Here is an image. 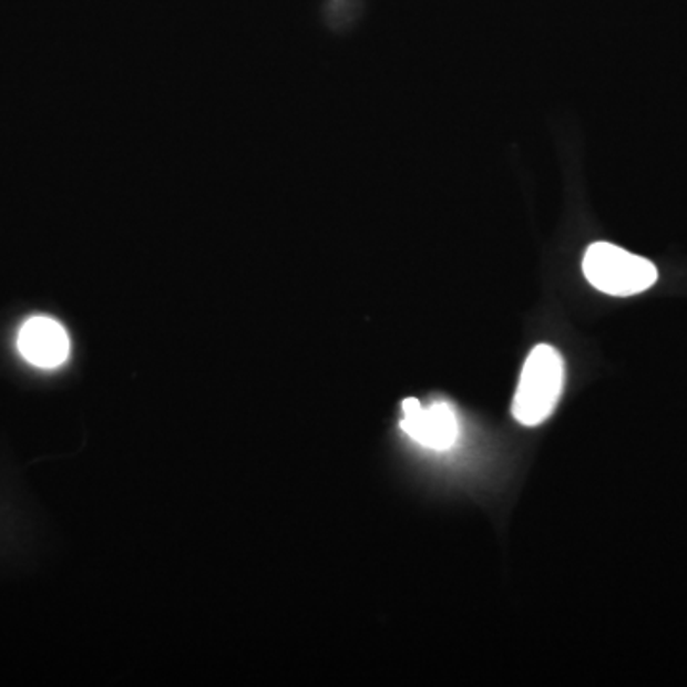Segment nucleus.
Returning <instances> with one entry per match:
<instances>
[{
  "label": "nucleus",
  "instance_id": "2",
  "mask_svg": "<svg viewBox=\"0 0 687 687\" xmlns=\"http://www.w3.org/2000/svg\"><path fill=\"white\" fill-rule=\"evenodd\" d=\"M583 271L594 289L612 296L639 295L652 289L659 277L652 262L612 243H594L586 248Z\"/></svg>",
  "mask_w": 687,
  "mask_h": 687
},
{
  "label": "nucleus",
  "instance_id": "3",
  "mask_svg": "<svg viewBox=\"0 0 687 687\" xmlns=\"http://www.w3.org/2000/svg\"><path fill=\"white\" fill-rule=\"evenodd\" d=\"M401 430L422 447L432 451H449L459 440V419L453 407L443 401L422 407L419 399L403 401Z\"/></svg>",
  "mask_w": 687,
  "mask_h": 687
},
{
  "label": "nucleus",
  "instance_id": "1",
  "mask_svg": "<svg viewBox=\"0 0 687 687\" xmlns=\"http://www.w3.org/2000/svg\"><path fill=\"white\" fill-rule=\"evenodd\" d=\"M565 367L560 351L550 344H539L523 365L515 390L512 414L523 427H539L556 409L564 392Z\"/></svg>",
  "mask_w": 687,
  "mask_h": 687
},
{
  "label": "nucleus",
  "instance_id": "4",
  "mask_svg": "<svg viewBox=\"0 0 687 687\" xmlns=\"http://www.w3.org/2000/svg\"><path fill=\"white\" fill-rule=\"evenodd\" d=\"M18 348L21 356L34 367L54 369L68 359V332L50 317H33L21 327Z\"/></svg>",
  "mask_w": 687,
  "mask_h": 687
}]
</instances>
